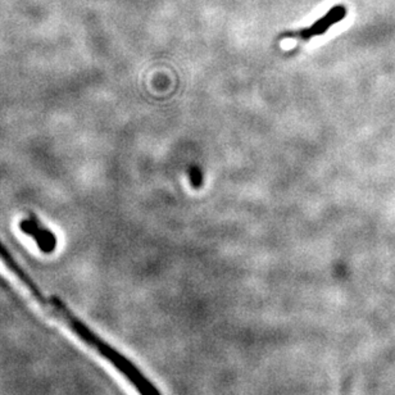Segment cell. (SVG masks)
Returning a JSON list of instances; mask_svg holds the SVG:
<instances>
[{"mask_svg": "<svg viewBox=\"0 0 395 395\" xmlns=\"http://www.w3.org/2000/svg\"><path fill=\"white\" fill-rule=\"evenodd\" d=\"M48 313L58 318L67 325L69 330L78 335L87 346L97 352L99 356L106 359L109 365L116 368L117 372L125 377L126 381L135 389L139 395H163L162 392L142 372L139 367L134 365L127 357L120 353L116 348L108 344L103 337H99L91 328L84 324L78 316L72 313L67 304L56 295L49 298Z\"/></svg>", "mask_w": 395, "mask_h": 395, "instance_id": "1", "label": "cell"}, {"mask_svg": "<svg viewBox=\"0 0 395 395\" xmlns=\"http://www.w3.org/2000/svg\"><path fill=\"white\" fill-rule=\"evenodd\" d=\"M0 260L4 263L7 270L10 271V273L20 281L21 285L29 291L32 299L47 311L49 306V299L45 298V295L43 294V291L36 285V282L31 279L20 264L14 260V258L10 256V251L1 245V242H0Z\"/></svg>", "mask_w": 395, "mask_h": 395, "instance_id": "2", "label": "cell"}, {"mask_svg": "<svg viewBox=\"0 0 395 395\" xmlns=\"http://www.w3.org/2000/svg\"><path fill=\"white\" fill-rule=\"evenodd\" d=\"M347 16V10L343 5H337L334 8L328 10V13L318 19L311 27L307 29L299 30L295 32H286L284 35V38H294V39L303 40V41H308V40L313 39L316 36H321L324 34H326L330 27H332L334 25H337V22L344 20Z\"/></svg>", "mask_w": 395, "mask_h": 395, "instance_id": "3", "label": "cell"}, {"mask_svg": "<svg viewBox=\"0 0 395 395\" xmlns=\"http://www.w3.org/2000/svg\"><path fill=\"white\" fill-rule=\"evenodd\" d=\"M20 230L36 241L40 251L50 254L57 249V238L53 232H49L48 229H44V226L36 220V217L31 216L29 218L21 220Z\"/></svg>", "mask_w": 395, "mask_h": 395, "instance_id": "4", "label": "cell"}, {"mask_svg": "<svg viewBox=\"0 0 395 395\" xmlns=\"http://www.w3.org/2000/svg\"><path fill=\"white\" fill-rule=\"evenodd\" d=\"M188 174H189V180L193 186L194 189H199L202 188L203 185V172L202 170L198 166H190L188 168Z\"/></svg>", "mask_w": 395, "mask_h": 395, "instance_id": "5", "label": "cell"}]
</instances>
